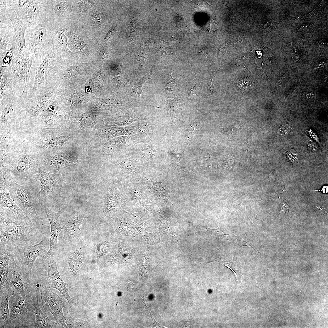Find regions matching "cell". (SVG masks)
I'll return each mask as SVG.
<instances>
[{"instance_id": "d590c367", "label": "cell", "mask_w": 328, "mask_h": 328, "mask_svg": "<svg viewBox=\"0 0 328 328\" xmlns=\"http://www.w3.org/2000/svg\"><path fill=\"white\" fill-rule=\"evenodd\" d=\"M270 26V23H269L267 22L264 26V28H269V26Z\"/></svg>"}, {"instance_id": "d6986e66", "label": "cell", "mask_w": 328, "mask_h": 328, "mask_svg": "<svg viewBox=\"0 0 328 328\" xmlns=\"http://www.w3.org/2000/svg\"><path fill=\"white\" fill-rule=\"evenodd\" d=\"M69 253L68 255L66 254L65 255L69 269L72 271H76L80 268L81 265L83 258V253L78 250Z\"/></svg>"}, {"instance_id": "4316f807", "label": "cell", "mask_w": 328, "mask_h": 328, "mask_svg": "<svg viewBox=\"0 0 328 328\" xmlns=\"http://www.w3.org/2000/svg\"><path fill=\"white\" fill-rule=\"evenodd\" d=\"M67 7V4L65 2H61L56 5V8L57 11L61 12L65 10Z\"/></svg>"}, {"instance_id": "ffe728a7", "label": "cell", "mask_w": 328, "mask_h": 328, "mask_svg": "<svg viewBox=\"0 0 328 328\" xmlns=\"http://www.w3.org/2000/svg\"><path fill=\"white\" fill-rule=\"evenodd\" d=\"M66 323L69 328L87 327L88 326V322L86 319H78L71 316L66 317Z\"/></svg>"}, {"instance_id": "7c38bea8", "label": "cell", "mask_w": 328, "mask_h": 328, "mask_svg": "<svg viewBox=\"0 0 328 328\" xmlns=\"http://www.w3.org/2000/svg\"><path fill=\"white\" fill-rule=\"evenodd\" d=\"M0 215L14 221L28 220L22 210L12 198L8 191L2 186H0Z\"/></svg>"}, {"instance_id": "30bf717a", "label": "cell", "mask_w": 328, "mask_h": 328, "mask_svg": "<svg viewBox=\"0 0 328 328\" xmlns=\"http://www.w3.org/2000/svg\"><path fill=\"white\" fill-rule=\"evenodd\" d=\"M52 87V86L40 89L25 100V105L30 117H35L42 113L52 102L55 95Z\"/></svg>"}, {"instance_id": "e0dca14e", "label": "cell", "mask_w": 328, "mask_h": 328, "mask_svg": "<svg viewBox=\"0 0 328 328\" xmlns=\"http://www.w3.org/2000/svg\"><path fill=\"white\" fill-rule=\"evenodd\" d=\"M39 295L34 297L32 301V305L34 307V311L30 310L35 315L34 328H63L56 322L50 320L46 312L44 313L42 312L39 303Z\"/></svg>"}, {"instance_id": "ac0fdd59", "label": "cell", "mask_w": 328, "mask_h": 328, "mask_svg": "<svg viewBox=\"0 0 328 328\" xmlns=\"http://www.w3.org/2000/svg\"><path fill=\"white\" fill-rule=\"evenodd\" d=\"M12 295L0 294V328H9L10 316L9 300Z\"/></svg>"}, {"instance_id": "603a6c76", "label": "cell", "mask_w": 328, "mask_h": 328, "mask_svg": "<svg viewBox=\"0 0 328 328\" xmlns=\"http://www.w3.org/2000/svg\"><path fill=\"white\" fill-rule=\"evenodd\" d=\"M108 249V245L106 243L104 242L99 243L96 250L97 256L99 258L103 256L107 252Z\"/></svg>"}, {"instance_id": "9a60e30c", "label": "cell", "mask_w": 328, "mask_h": 328, "mask_svg": "<svg viewBox=\"0 0 328 328\" xmlns=\"http://www.w3.org/2000/svg\"><path fill=\"white\" fill-rule=\"evenodd\" d=\"M46 25L40 24L31 30L29 46L32 58L35 62L42 56L40 53L46 38Z\"/></svg>"}, {"instance_id": "e575fe53", "label": "cell", "mask_w": 328, "mask_h": 328, "mask_svg": "<svg viewBox=\"0 0 328 328\" xmlns=\"http://www.w3.org/2000/svg\"><path fill=\"white\" fill-rule=\"evenodd\" d=\"M237 41L241 43L243 41L242 38H241V36H239L237 38Z\"/></svg>"}, {"instance_id": "d4e9b609", "label": "cell", "mask_w": 328, "mask_h": 328, "mask_svg": "<svg viewBox=\"0 0 328 328\" xmlns=\"http://www.w3.org/2000/svg\"><path fill=\"white\" fill-rule=\"evenodd\" d=\"M290 130V126L288 124H285L280 128L278 131V135L281 137H285L289 133Z\"/></svg>"}, {"instance_id": "8fae6325", "label": "cell", "mask_w": 328, "mask_h": 328, "mask_svg": "<svg viewBox=\"0 0 328 328\" xmlns=\"http://www.w3.org/2000/svg\"><path fill=\"white\" fill-rule=\"evenodd\" d=\"M49 239L45 237L37 244L24 246L21 247L23 257L20 259L21 267L30 275L32 269L36 258L41 257L43 260L49 250Z\"/></svg>"}, {"instance_id": "7a4b0ae2", "label": "cell", "mask_w": 328, "mask_h": 328, "mask_svg": "<svg viewBox=\"0 0 328 328\" xmlns=\"http://www.w3.org/2000/svg\"><path fill=\"white\" fill-rule=\"evenodd\" d=\"M0 186L4 187L16 204L22 210L30 221L43 224L36 210L37 201L36 188L34 185L25 186L17 183L7 171L0 173Z\"/></svg>"}, {"instance_id": "83f0119b", "label": "cell", "mask_w": 328, "mask_h": 328, "mask_svg": "<svg viewBox=\"0 0 328 328\" xmlns=\"http://www.w3.org/2000/svg\"><path fill=\"white\" fill-rule=\"evenodd\" d=\"M127 288L130 291H135L137 288L136 287L135 285L132 282H129L127 284Z\"/></svg>"}, {"instance_id": "8992f818", "label": "cell", "mask_w": 328, "mask_h": 328, "mask_svg": "<svg viewBox=\"0 0 328 328\" xmlns=\"http://www.w3.org/2000/svg\"><path fill=\"white\" fill-rule=\"evenodd\" d=\"M41 183L37 194V201L45 204L52 198L60 188L62 180L61 174L49 173L39 169L35 178Z\"/></svg>"}, {"instance_id": "1f68e13d", "label": "cell", "mask_w": 328, "mask_h": 328, "mask_svg": "<svg viewBox=\"0 0 328 328\" xmlns=\"http://www.w3.org/2000/svg\"><path fill=\"white\" fill-rule=\"evenodd\" d=\"M29 0H19V4L21 7L25 5L27 3H29Z\"/></svg>"}, {"instance_id": "277c9868", "label": "cell", "mask_w": 328, "mask_h": 328, "mask_svg": "<svg viewBox=\"0 0 328 328\" xmlns=\"http://www.w3.org/2000/svg\"><path fill=\"white\" fill-rule=\"evenodd\" d=\"M0 98L1 105L17 101L23 89L15 77L11 68L0 67Z\"/></svg>"}, {"instance_id": "4dcf8cb0", "label": "cell", "mask_w": 328, "mask_h": 328, "mask_svg": "<svg viewBox=\"0 0 328 328\" xmlns=\"http://www.w3.org/2000/svg\"><path fill=\"white\" fill-rule=\"evenodd\" d=\"M292 56L293 58L295 59L298 58L299 57V53L298 52V50L296 49L293 50Z\"/></svg>"}, {"instance_id": "5bb4252c", "label": "cell", "mask_w": 328, "mask_h": 328, "mask_svg": "<svg viewBox=\"0 0 328 328\" xmlns=\"http://www.w3.org/2000/svg\"><path fill=\"white\" fill-rule=\"evenodd\" d=\"M44 211L50 224V230L49 236V249L43 260L46 259L57 251L58 248V237L60 232L63 229L60 222L59 215L58 213L47 207H44Z\"/></svg>"}, {"instance_id": "484cf974", "label": "cell", "mask_w": 328, "mask_h": 328, "mask_svg": "<svg viewBox=\"0 0 328 328\" xmlns=\"http://www.w3.org/2000/svg\"><path fill=\"white\" fill-rule=\"evenodd\" d=\"M288 159L292 163H295L298 161L297 156L295 152L289 151L286 154Z\"/></svg>"}, {"instance_id": "7402d4cb", "label": "cell", "mask_w": 328, "mask_h": 328, "mask_svg": "<svg viewBox=\"0 0 328 328\" xmlns=\"http://www.w3.org/2000/svg\"><path fill=\"white\" fill-rule=\"evenodd\" d=\"M8 35H4L0 36V56L5 55L6 52V46L10 43Z\"/></svg>"}, {"instance_id": "3957f363", "label": "cell", "mask_w": 328, "mask_h": 328, "mask_svg": "<svg viewBox=\"0 0 328 328\" xmlns=\"http://www.w3.org/2000/svg\"><path fill=\"white\" fill-rule=\"evenodd\" d=\"M36 296H26L17 293L11 296L9 302V328H34L35 321L32 319V316L30 315L31 311L29 309Z\"/></svg>"}, {"instance_id": "9c48e42d", "label": "cell", "mask_w": 328, "mask_h": 328, "mask_svg": "<svg viewBox=\"0 0 328 328\" xmlns=\"http://www.w3.org/2000/svg\"><path fill=\"white\" fill-rule=\"evenodd\" d=\"M48 273L46 288L56 289L63 295L68 302L71 310L74 305L72 298L69 294V290L73 287L64 282L59 273L57 264L55 253L48 257Z\"/></svg>"}, {"instance_id": "d6a6232c", "label": "cell", "mask_w": 328, "mask_h": 328, "mask_svg": "<svg viewBox=\"0 0 328 328\" xmlns=\"http://www.w3.org/2000/svg\"><path fill=\"white\" fill-rule=\"evenodd\" d=\"M312 26V25L310 24H304L301 26L300 29L301 30L306 29L308 28H310V26Z\"/></svg>"}, {"instance_id": "f546056e", "label": "cell", "mask_w": 328, "mask_h": 328, "mask_svg": "<svg viewBox=\"0 0 328 328\" xmlns=\"http://www.w3.org/2000/svg\"><path fill=\"white\" fill-rule=\"evenodd\" d=\"M236 241H237V242H238L240 243H241L242 244H243V245L247 246L249 248H251L252 251H253L254 252H258V251L256 250L255 249L253 248V247L248 244L246 243V242H244V241H243L240 240H236Z\"/></svg>"}, {"instance_id": "52a82bcc", "label": "cell", "mask_w": 328, "mask_h": 328, "mask_svg": "<svg viewBox=\"0 0 328 328\" xmlns=\"http://www.w3.org/2000/svg\"><path fill=\"white\" fill-rule=\"evenodd\" d=\"M52 55L50 53L42 55L37 62L32 88L28 97L42 89L52 86Z\"/></svg>"}, {"instance_id": "ba28073f", "label": "cell", "mask_w": 328, "mask_h": 328, "mask_svg": "<svg viewBox=\"0 0 328 328\" xmlns=\"http://www.w3.org/2000/svg\"><path fill=\"white\" fill-rule=\"evenodd\" d=\"M30 275L16 263L12 270L10 286L16 293L26 296H35L40 294V286L32 279Z\"/></svg>"}, {"instance_id": "44dd1931", "label": "cell", "mask_w": 328, "mask_h": 328, "mask_svg": "<svg viewBox=\"0 0 328 328\" xmlns=\"http://www.w3.org/2000/svg\"><path fill=\"white\" fill-rule=\"evenodd\" d=\"M28 4L26 9L27 16L30 19H35L39 12V3L36 1H30Z\"/></svg>"}, {"instance_id": "6da1fadb", "label": "cell", "mask_w": 328, "mask_h": 328, "mask_svg": "<svg viewBox=\"0 0 328 328\" xmlns=\"http://www.w3.org/2000/svg\"><path fill=\"white\" fill-rule=\"evenodd\" d=\"M0 218V242L20 248L25 245L37 244L45 237L41 230L42 224L29 220H12L1 215Z\"/></svg>"}, {"instance_id": "f1b7e54d", "label": "cell", "mask_w": 328, "mask_h": 328, "mask_svg": "<svg viewBox=\"0 0 328 328\" xmlns=\"http://www.w3.org/2000/svg\"><path fill=\"white\" fill-rule=\"evenodd\" d=\"M289 211V208L288 206L285 203L283 202L280 209V211L288 214Z\"/></svg>"}, {"instance_id": "cb8c5ba5", "label": "cell", "mask_w": 328, "mask_h": 328, "mask_svg": "<svg viewBox=\"0 0 328 328\" xmlns=\"http://www.w3.org/2000/svg\"><path fill=\"white\" fill-rule=\"evenodd\" d=\"M56 35L60 43L68 51L67 40L63 31L62 30L57 31Z\"/></svg>"}, {"instance_id": "836d02e7", "label": "cell", "mask_w": 328, "mask_h": 328, "mask_svg": "<svg viewBox=\"0 0 328 328\" xmlns=\"http://www.w3.org/2000/svg\"><path fill=\"white\" fill-rule=\"evenodd\" d=\"M199 52L202 53L205 57H206L207 55V50H206L202 49Z\"/></svg>"}, {"instance_id": "5b68a950", "label": "cell", "mask_w": 328, "mask_h": 328, "mask_svg": "<svg viewBox=\"0 0 328 328\" xmlns=\"http://www.w3.org/2000/svg\"><path fill=\"white\" fill-rule=\"evenodd\" d=\"M40 292L45 312H50L56 322L63 328L67 327L66 317L63 311V308H66V303L64 299L58 295L55 289L52 288H40Z\"/></svg>"}, {"instance_id": "4fadbf2b", "label": "cell", "mask_w": 328, "mask_h": 328, "mask_svg": "<svg viewBox=\"0 0 328 328\" xmlns=\"http://www.w3.org/2000/svg\"><path fill=\"white\" fill-rule=\"evenodd\" d=\"M34 62L31 60L26 61L19 60L11 68L15 77L23 89L20 97L23 99H26L28 96V91L30 87V68Z\"/></svg>"}, {"instance_id": "2e32d148", "label": "cell", "mask_w": 328, "mask_h": 328, "mask_svg": "<svg viewBox=\"0 0 328 328\" xmlns=\"http://www.w3.org/2000/svg\"><path fill=\"white\" fill-rule=\"evenodd\" d=\"M84 215L66 217L60 221L64 230L63 241L65 243L78 237L81 231L82 224Z\"/></svg>"}]
</instances>
